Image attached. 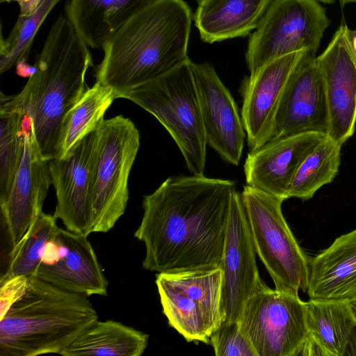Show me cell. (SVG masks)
<instances>
[{"instance_id":"obj_9","label":"cell","mask_w":356,"mask_h":356,"mask_svg":"<svg viewBox=\"0 0 356 356\" xmlns=\"http://www.w3.org/2000/svg\"><path fill=\"white\" fill-rule=\"evenodd\" d=\"M330 22L316 0H273L248 42L245 58L250 76L293 52L315 55Z\"/></svg>"},{"instance_id":"obj_32","label":"cell","mask_w":356,"mask_h":356,"mask_svg":"<svg viewBox=\"0 0 356 356\" xmlns=\"http://www.w3.org/2000/svg\"><path fill=\"white\" fill-rule=\"evenodd\" d=\"M42 0H0L1 3L16 2L19 5L21 16H26L34 13Z\"/></svg>"},{"instance_id":"obj_13","label":"cell","mask_w":356,"mask_h":356,"mask_svg":"<svg viewBox=\"0 0 356 356\" xmlns=\"http://www.w3.org/2000/svg\"><path fill=\"white\" fill-rule=\"evenodd\" d=\"M241 193L232 197L220 268L223 320L240 321L249 298L261 282Z\"/></svg>"},{"instance_id":"obj_3","label":"cell","mask_w":356,"mask_h":356,"mask_svg":"<svg viewBox=\"0 0 356 356\" xmlns=\"http://www.w3.org/2000/svg\"><path fill=\"white\" fill-rule=\"evenodd\" d=\"M192 14L184 0H155L129 19L103 44L96 81L119 98L186 60Z\"/></svg>"},{"instance_id":"obj_30","label":"cell","mask_w":356,"mask_h":356,"mask_svg":"<svg viewBox=\"0 0 356 356\" xmlns=\"http://www.w3.org/2000/svg\"><path fill=\"white\" fill-rule=\"evenodd\" d=\"M216 356H258L240 321L222 320L210 337Z\"/></svg>"},{"instance_id":"obj_5","label":"cell","mask_w":356,"mask_h":356,"mask_svg":"<svg viewBox=\"0 0 356 356\" xmlns=\"http://www.w3.org/2000/svg\"><path fill=\"white\" fill-rule=\"evenodd\" d=\"M192 63L187 58L122 98L154 115L178 146L188 170L193 175H202L207 143Z\"/></svg>"},{"instance_id":"obj_21","label":"cell","mask_w":356,"mask_h":356,"mask_svg":"<svg viewBox=\"0 0 356 356\" xmlns=\"http://www.w3.org/2000/svg\"><path fill=\"white\" fill-rule=\"evenodd\" d=\"M307 337L298 355L343 356L356 330V312L343 302H306Z\"/></svg>"},{"instance_id":"obj_26","label":"cell","mask_w":356,"mask_h":356,"mask_svg":"<svg viewBox=\"0 0 356 356\" xmlns=\"http://www.w3.org/2000/svg\"><path fill=\"white\" fill-rule=\"evenodd\" d=\"M341 147L325 136L299 166L289 187V198L310 200L321 187L330 184L339 170Z\"/></svg>"},{"instance_id":"obj_2","label":"cell","mask_w":356,"mask_h":356,"mask_svg":"<svg viewBox=\"0 0 356 356\" xmlns=\"http://www.w3.org/2000/svg\"><path fill=\"white\" fill-rule=\"evenodd\" d=\"M88 46L65 13L52 23L35 63V72L15 95L28 118L42 158L60 156L67 117L86 90L93 65Z\"/></svg>"},{"instance_id":"obj_12","label":"cell","mask_w":356,"mask_h":356,"mask_svg":"<svg viewBox=\"0 0 356 356\" xmlns=\"http://www.w3.org/2000/svg\"><path fill=\"white\" fill-rule=\"evenodd\" d=\"M87 236L58 227L45 244L35 276L70 292L106 296L108 281Z\"/></svg>"},{"instance_id":"obj_10","label":"cell","mask_w":356,"mask_h":356,"mask_svg":"<svg viewBox=\"0 0 356 356\" xmlns=\"http://www.w3.org/2000/svg\"><path fill=\"white\" fill-rule=\"evenodd\" d=\"M240 323L258 356H296L307 337L306 302L261 281Z\"/></svg>"},{"instance_id":"obj_6","label":"cell","mask_w":356,"mask_h":356,"mask_svg":"<svg viewBox=\"0 0 356 356\" xmlns=\"http://www.w3.org/2000/svg\"><path fill=\"white\" fill-rule=\"evenodd\" d=\"M241 196L256 253L275 289L294 296L306 292L309 260L283 216L284 200L248 185Z\"/></svg>"},{"instance_id":"obj_20","label":"cell","mask_w":356,"mask_h":356,"mask_svg":"<svg viewBox=\"0 0 356 356\" xmlns=\"http://www.w3.org/2000/svg\"><path fill=\"white\" fill-rule=\"evenodd\" d=\"M309 266V300L356 303V229L337 237Z\"/></svg>"},{"instance_id":"obj_15","label":"cell","mask_w":356,"mask_h":356,"mask_svg":"<svg viewBox=\"0 0 356 356\" xmlns=\"http://www.w3.org/2000/svg\"><path fill=\"white\" fill-rule=\"evenodd\" d=\"M207 145L222 160L238 165L245 131L238 106L208 63H192Z\"/></svg>"},{"instance_id":"obj_18","label":"cell","mask_w":356,"mask_h":356,"mask_svg":"<svg viewBox=\"0 0 356 356\" xmlns=\"http://www.w3.org/2000/svg\"><path fill=\"white\" fill-rule=\"evenodd\" d=\"M316 58L307 53L292 73L278 107L271 139L307 132L326 136L327 102Z\"/></svg>"},{"instance_id":"obj_7","label":"cell","mask_w":356,"mask_h":356,"mask_svg":"<svg viewBox=\"0 0 356 356\" xmlns=\"http://www.w3.org/2000/svg\"><path fill=\"white\" fill-rule=\"evenodd\" d=\"M140 147V134L128 118L104 120L93 170L90 233L107 232L124 214L129 173Z\"/></svg>"},{"instance_id":"obj_19","label":"cell","mask_w":356,"mask_h":356,"mask_svg":"<svg viewBox=\"0 0 356 356\" xmlns=\"http://www.w3.org/2000/svg\"><path fill=\"white\" fill-rule=\"evenodd\" d=\"M325 135L307 132L273 138L250 151L244 163L247 185L284 200L299 166Z\"/></svg>"},{"instance_id":"obj_31","label":"cell","mask_w":356,"mask_h":356,"mask_svg":"<svg viewBox=\"0 0 356 356\" xmlns=\"http://www.w3.org/2000/svg\"><path fill=\"white\" fill-rule=\"evenodd\" d=\"M29 277L19 275L0 283V319L25 293Z\"/></svg>"},{"instance_id":"obj_25","label":"cell","mask_w":356,"mask_h":356,"mask_svg":"<svg viewBox=\"0 0 356 356\" xmlns=\"http://www.w3.org/2000/svg\"><path fill=\"white\" fill-rule=\"evenodd\" d=\"M24 113L16 96L0 97V203L7 198L24 146Z\"/></svg>"},{"instance_id":"obj_4","label":"cell","mask_w":356,"mask_h":356,"mask_svg":"<svg viewBox=\"0 0 356 356\" xmlns=\"http://www.w3.org/2000/svg\"><path fill=\"white\" fill-rule=\"evenodd\" d=\"M98 320L87 296L33 275L0 319V356L60 354Z\"/></svg>"},{"instance_id":"obj_11","label":"cell","mask_w":356,"mask_h":356,"mask_svg":"<svg viewBox=\"0 0 356 356\" xmlns=\"http://www.w3.org/2000/svg\"><path fill=\"white\" fill-rule=\"evenodd\" d=\"M99 140V128L64 156L48 161L57 200L54 216L67 230L86 236L91 234L92 183Z\"/></svg>"},{"instance_id":"obj_27","label":"cell","mask_w":356,"mask_h":356,"mask_svg":"<svg viewBox=\"0 0 356 356\" xmlns=\"http://www.w3.org/2000/svg\"><path fill=\"white\" fill-rule=\"evenodd\" d=\"M119 98L111 88L97 81L87 88L70 111L65 124L60 156L67 154L79 141L97 130L113 102Z\"/></svg>"},{"instance_id":"obj_28","label":"cell","mask_w":356,"mask_h":356,"mask_svg":"<svg viewBox=\"0 0 356 356\" xmlns=\"http://www.w3.org/2000/svg\"><path fill=\"white\" fill-rule=\"evenodd\" d=\"M56 220L54 215L42 213L29 228L11 248L8 268L1 275L0 283L19 275H35L45 244L58 228Z\"/></svg>"},{"instance_id":"obj_24","label":"cell","mask_w":356,"mask_h":356,"mask_svg":"<svg viewBox=\"0 0 356 356\" xmlns=\"http://www.w3.org/2000/svg\"><path fill=\"white\" fill-rule=\"evenodd\" d=\"M148 335L121 323L98 320L60 355L63 356H140Z\"/></svg>"},{"instance_id":"obj_22","label":"cell","mask_w":356,"mask_h":356,"mask_svg":"<svg viewBox=\"0 0 356 356\" xmlns=\"http://www.w3.org/2000/svg\"><path fill=\"white\" fill-rule=\"evenodd\" d=\"M273 0H199L194 14L201 39L213 43L255 29Z\"/></svg>"},{"instance_id":"obj_1","label":"cell","mask_w":356,"mask_h":356,"mask_svg":"<svg viewBox=\"0 0 356 356\" xmlns=\"http://www.w3.org/2000/svg\"><path fill=\"white\" fill-rule=\"evenodd\" d=\"M236 183L204 175L172 176L144 197L134 236L143 267L157 273L220 267Z\"/></svg>"},{"instance_id":"obj_35","label":"cell","mask_w":356,"mask_h":356,"mask_svg":"<svg viewBox=\"0 0 356 356\" xmlns=\"http://www.w3.org/2000/svg\"><path fill=\"white\" fill-rule=\"evenodd\" d=\"M341 6L343 7L344 5L349 3H356V0H339Z\"/></svg>"},{"instance_id":"obj_36","label":"cell","mask_w":356,"mask_h":356,"mask_svg":"<svg viewBox=\"0 0 356 356\" xmlns=\"http://www.w3.org/2000/svg\"><path fill=\"white\" fill-rule=\"evenodd\" d=\"M319 2H322L324 3H332L335 1V0H316Z\"/></svg>"},{"instance_id":"obj_14","label":"cell","mask_w":356,"mask_h":356,"mask_svg":"<svg viewBox=\"0 0 356 356\" xmlns=\"http://www.w3.org/2000/svg\"><path fill=\"white\" fill-rule=\"evenodd\" d=\"M341 23L324 51L316 58L327 108L326 136L343 145L356 126V64Z\"/></svg>"},{"instance_id":"obj_34","label":"cell","mask_w":356,"mask_h":356,"mask_svg":"<svg viewBox=\"0 0 356 356\" xmlns=\"http://www.w3.org/2000/svg\"><path fill=\"white\" fill-rule=\"evenodd\" d=\"M347 38L349 44L350 50L352 56L356 64V30H350L347 29L346 31Z\"/></svg>"},{"instance_id":"obj_17","label":"cell","mask_w":356,"mask_h":356,"mask_svg":"<svg viewBox=\"0 0 356 356\" xmlns=\"http://www.w3.org/2000/svg\"><path fill=\"white\" fill-rule=\"evenodd\" d=\"M51 184L49 163L40 154L29 120L24 117L23 154L10 193L0 203L11 248L43 213V202Z\"/></svg>"},{"instance_id":"obj_33","label":"cell","mask_w":356,"mask_h":356,"mask_svg":"<svg viewBox=\"0 0 356 356\" xmlns=\"http://www.w3.org/2000/svg\"><path fill=\"white\" fill-rule=\"evenodd\" d=\"M17 73L22 76L30 77L35 72V66H31L26 61L21 60L16 64Z\"/></svg>"},{"instance_id":"obj_29","label":"cell","mask_w":356,"mask_h":356,"mask_svg":"<svg viewBox=\"0 0 356 356\" xmlns=\"http://www.w3.org/2000/svg\"><path fill=\"white\" fill-rule=\"evenodd\" d=\"M61 0H42L38 8L26 16L19 15L8 36L0 42V72L3 73L21 60L26 61L40 26Z\"/></svg>"},{"instance_id":"obj_8","label":"cell","mask_w":356,"mask_h":356,"mask_svg":"<svg viewBox=\"0 0 356 356\" xmlns=\"http://www.w3.org/2000/svg\"><path fill=\"white\" fill-rule=\"evenodd\" d=\"M220 267L159 273L156 284L168 324L188 342L210 343L223 320Z\"/></svg>"},{"instance_id":"obj_16","label":"cell","mask_w":356,"mask_h":356,"mask_svg":"<svg viewBox=\"0 0 356 356\" xmlns=\"http://www.w3.org/2000/svg\"><path fill=\"white\" fill-rule=\"evenodd\" d=\"M307 53L299 51L275 59L245 80L241 116L250 151L271 139L286 86Z\"/></svg>"},{"instance_id":"obj_23","label":"cell","mask_w":356,"mask_h":356,"mask_svg":"<svg viewBox=\"0 0 356 356\" xmlns=\"http://www.w3.org/2000/svg\"><path fill=\"white\" fill-rule=\"evenodd\" d=\"M155 0H69L65 13L86 44L102 48L129 19Z\"/></svg>"}]
</instances>
